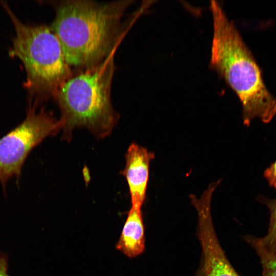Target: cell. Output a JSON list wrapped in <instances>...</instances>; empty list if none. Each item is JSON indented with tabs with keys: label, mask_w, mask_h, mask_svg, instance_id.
<instances>
[{
	"label": "cell",
	"mask_w": 276,
	"mask_h": 276,
	"mask_svg": "<svg viewBox=\"0 0 276 276\" xmlns=\"http://www.w3.org/2000/svg\"><path fill=\"white\" fill-rule=\"evenodd\" d=\"M132 2L66 0L55 4L50 27L70 66L89 68L112 55L122 33L123 17Z\"/></svg>",
	"instance_id": "1"
},
{
	"label": "cell",
	"mask_w": 276,
	"mask_h": 276,
	"mask_svg": "<svg viewBox=\"0 0 276 276\" xmlns=\"http://www.w3.org/2000/svg\"><path fill=\"white\" fill-rule=\"evenodd\" d=\"M210 9L213 35L210 67L238 96L245 125L256 118L269 123L276 114V98L267 88L252 53L219 4L211 1Z\"/></svg>",
	"instance_id": "2"
},
{
	"label": "cell",
	"mask_w": 276,
	"mask_h": 276,
	"mask_svg": "<svg viewBox=\"0 0 276 276\" xmlns=\"http://www.w3.org/2000/svg\"><path fill=\"white\" fill-rule=\"evenodd\" d=\"M111 55L100 63L73 75L59 90L55 100L60 108L62 139L70 141L75 128L85 127L98 139L109 135L119 115L111 101L114 72Z\"/></svg>",
	"instance_id": "3"
},
{
	"label": "cell",
	"mask_w": 276,
	"mask_h": 276,
	"mask_svg": "<svg viewBox=\"0 0 276 276\" xmlns=\"http://www.w3.org/2000/svg\"><path fill=\"white\" fill-rule=\"evenodd\" d=\"M1 3L15 31L10 54L22 62L27 75L24 86L31 99L30 105L37 107L41 102L55 99L73 74L49 26L24 24L5 2Z\"/></svg>",
	"instance_id": "4"
},
{
	"label": "cell",
	"mask_w": 276,
	"mask_h": 276,
	"mask_svg": "<svg viewBox=\"0 0 276 276\" xmlns=\"http://www.w3.org/2000/svg\"><path fill=\"white\" fill-rule=\"evenodd\" d=\"M36 107L30 105L23 121L0 139V183L4 192L11 179L19 180L31 152L47 137L61 130L59 120L49 111L37 110Z\"/></svg>",
	"instance_id": "5"
},
{
	"label": "cell",
	"mask_w": 276,
	"mask_h": 276,
	"mask_svg": "<svg viewBox=\"0 0 276 276\" xmlns=\"http://www.w3.org/2000/svg\"><path fill=\"white\" fill-rule=\"evenodd\" d=\"M215 189L211 184L200 198L190 196L198 215L197 234L202 251L200 266L204 276H240L227 259L214 227L211 202Z\"/></svg>",
	"instance_id": "6"
},
{
	"label": "cell",
	"mask_w": 276,
	"mask_h": 276,
	"mask_svg": "<svg viewBox=\"0 0 276 276\" xmlns=\"http://www.w3.org/2000/svg\"><path fill=\"white\" fill-rule=\"evenodd\" d=\"M154 154L137 144L132 143L125 155L126 164L122 175L127 181L132 206L141 209L146 198L149 166Z\"/></svg>",
	"instance_id": "7"
},
{
	"label": "cell",
	"mask_w": 276,
	"mask_h": 276,
	"mask_svg": "<svg viewBox=\"0 0 276 276\" xmlns=\"http://www.w3.org/2000/svg\"><path fill=\"white\" fill-rule=\"evenodd\" d=\"M145 228L141 209L131 207L128 213L116 248L132 258L145 250Z\"/></svg>",
	"instance_id": "8"
},
{
	"label": "cell",
	"mask_w": 276,
	"mask_h": 276,
	"mask_svg": "<svg viewBox=\"0 0 276 276\" xmlns=\"http://www.w3.org/2000/svg\"><path fill=\"white\" fill-rule=\"evenodd\" d=\"M260 200L269 211V224L266 236L262 238L255 237V239L266 250L276 253V198L271 199L261 197Z\"/></svg>",
	"instance_id": "9"
},
{
	"label": "cell",
	"mask_w": 276,
	"mask_h": 276,
	"mask_svg": "<svg viewBox=\"0 0 276 276\" xmlns=\"http://www.w3.org/2000/svg\"><path fill=\"white\" fill-rule=\"evenodd\" d=\"M245 239L255 249L260 259L262 267L261 276H276V253L266 250L257 242L255 237L249 236Z\"/></svg>",
	"instance_id": "10"
},
{
	"label": "cell",
	"mask_w": 276,
	"mask_h": 276,
	"mask_svg": "<svg viewBox=\"0 0 276 276\" xmlns=\"http://www.w3.org/2000/svg\"><path fill=\"white\" fill-rule=\"evenodd\" d=\"M264 177L269 185L276 190V160L265 169Z\"/></svg>",
	"instance_id": "11"
},
{
	"label": "cell",
	"mask_w": 276,
	"mask_h": 276,
	"mask_svg": "<svg viewBox=\"0 0 276 276\" xmlns=\"http://www.w3.org/2000/svg\"><path fill=\"white\" fill-rule=\"evenodd\" d=\"M7 258L0 253V276H8L7 273Z\"/></svg>",
	"instance_id": "12"
},
{
	"label": "cell",
	"mask_w": 276,
	"mask_h": 276,
	"mask_svg": "<svg viewBox=\"0 0 276 276\" xmlns=\"http://www.w3.org/2000/svg\"><path fill=\"white\" fill-rule=\"evenodd\" d=\"M195 276H204L203 270L200 266L199 269L197 271L196 274Z\"/></svg>",
	"instance_id": "13"
}]
</instances>
